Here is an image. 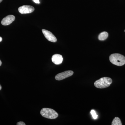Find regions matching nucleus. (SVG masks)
<instances>
[{
	"label": "nucleus",
	"mask_w": 125,
	"mask_h": 125,
	"mask_svg": "<svg viewBox=\"0 0 125 125\" xmlns=\"http://www.w3.org/2000/svg\"><path fill=\"white\" fill-rule=\"evenodd\" d=\"M1 64H2V62H1V61L0 60V66H1Z\"/></svg>",
	"instance_id": "nucleus-15"
},
{
	"label": "nucleus",
	"mask_w": 125,
	"mask_h": 125,
	"mask_svg": "<svg viewBox=\"0 0 125 125\" xmlns=\"http://www.w3.org/2000/svg\"><path fill=\"white\" fill-rule=\"evenodd\" d=\"M63 60L62 56L60 54H55L52 57V61L56 65L60 64L62 63Z\"/></svg>",
	"instance_id": "nucleus-8"
},
{
	"label": "nucleus",
	"mask_w": 125,
	"mask_h": 125,
	"mask_svg": "<svg viewBox=\"0 0 125 125\" xmlns=\"http://www.w3.org/2000/svg\"><path fill=\"white\" fill-rule=\"evenodd\" d=\"M124 32H125V30H124Z\"/></svg>",
	"instance_id": "nucleus-18"
},
{
	"label": "nucleus",
	"mask_w": 125,
	"mask_h": 125,
	"mask_svg": "<svg viewBox=\"0 0 125 125\" xmlns=\"http://www.w3.org/2000/svg\"><path fill=\"white\" fill-rule=\"evenodd\" d=\"M17 125H25L26 124L24 123V122H23L20 121L19 122H18L17 123V124H16Z\"/></svg>",
	"instance_id": "nucleus-12"
},
{
	"label": "nucleus",
	"mask_w": 125,
	"mask_h": 125,
	"mask_svg": "<svg viewBox=\"0 0 125 125\" xmlns=\"http://www.w3.org/2000/svg\"><path fill=\"white\" fill-rule=\"evenodd\" d=\"M34 2L36 3V4H39L40 3L39 0H33Z\"/></svg>",
	"instance_id": "nucleus-13"
},
{
	"label": "nucleus",
	"mask_w": 125,
	"mask_h": 125,
	"mask_svg": "<svg viewBox=\"0 0 125 125\" xmlns=\"http://www.w3.org/2000/svg\"><path fill=\"white\" fill-rule=\"evenodd\" d=\"M109 59L112 64L118 66H122L125 64V57L120 54H112Z\"/></svg>",
	"instance_id": "nucleus-1"
},
{
	"label": "nucleus",
	"mask_w": 125,
	"mask_h": 125,
	"mask_svg": "<svg viewBox=\"0 0 125 125\" xmlns=\"http://www.w3.org/2000/svg\"><path fill=\"white\" fill-rule=\"evenodd\" d=\"M42 32L48 41L53 42H57V40L55 36L51 32L45 29H42Z\"/></svg>",
	"instance_id": "nucleus-6"
},
{
	"label": "nucleus",
	"mask_w": 125,
	"mask_h": 125,
	"mask_svg": "<svg viewBox=\"0 0 125 125\" xmlns=\"http://www.w3.org/2000/svg\"><path fill=\"white\" fill-rule=\"evenodd\" d=\"M90 113L92 114V117H93V118L94 119H96L98 117V115L97 114H96V111L94 110H91V112H90Z\"/></svg>",
	"instance_id": "nucleus-11"
},
{
	"label": "nucleus",
	"mask_w": 125,
	"mask_h": 125,
	"mask_svg": "<svg viewBox=\"0 0 125 125\" xmlns=\"http://www.w3.org/2000/svg\"><path fill=\"white\" fill-rule=\"evenodd\" d=\"M40 114L45 118L54 119L58 117V113L55 110L49 108H43L40 111Z\"/></svg>",
	"instance_id": "nucleus-3"
},
{
	"label": "nucleus",
	"mask_w": 125,
	"mask_h": 125,
	"mask_svg": "<svg viewBox=\"0 0 125 125\" xmlns=\"http://www.w3.org/2000/svg\"><path fill=\"white\" fill-rule=\"evenodd\" d=\"M112 83V80L111 78L104 77L94 82V85L98 88H105L109 87Z\"/></svg>",
	"instance_id": "nucleus-2"
},
{
	"label": "nucleus",
	"mask_w": 125,
	"mask_h": 125,
	"mask_svg": "<svg viewBox=\"0 0 125 125\" xmlns=\"http://www.w3.org/2000/svg\"><path fill=\"white\" fill-rule=\"evenodd\" d=\"M15 20V17L13 15H9L4 18L1 21V24L7 25L11 24Z\"/></svg>",
	"instance_id": "nucleus-7"
},
{
	"label": "nucleus",
	"mask_w": 125,
	"mask_h": 125,
	"mask_svg": "<svg viewBox=\"0 0 125 125\" xmlns=\"http://www.w3.org/2000/svg\"><path fill=\"white\" fill-rule=\"evenodd\" d=\"M108 36V33L107 32H102L99 35L98 39L100 40H104L107 38Z\"/></svg>",
	"instance_id": "nucleus-9"
},
{
	"label": "nucleus",
	"mask_w": 125,
	"mask_h": 125,
	"mask_svg": "<svg viewBox=\"0 0 125 125\" xmlns=\"http://www.w3.org/2000/svg\"><path fill=\"white\" fill-rule=\"evenodd\" d=\"M2 0H0V3H1V2H2Z\"/></svg>",
	"instance_id": "nucleus-17"
},
{
	"label": "nucleus",
	"mask_w": 125,
	"mask_h": 125,
	"mask_svg": "<svg viewBox=\"0 0 125 125\" xmlns=\"http://www.w3.org/2000/svg\"><path fill=\"white\" fill-rule=\"evenodd\" d=\"M2 89V87H1V85L0 84V90L1 89Z\"/></svg>",
	"instance_id": "nucleus-16"
},
{
	"label": "nucleus",
	"mask_w": 125,
	"mask_h": 125,
	"mask_svg": "<svg viewBox=\"0 0 125 125\" xmlns=\"http://www.w3.org/2000/svg\"><path fill=\"white\" fill-rule=\"evenodd\" d=\"M122 123L120 118L116 117L114 118L112 123V125H122Z\"/></svg>",
	"instance_id": "nucleus-10"
},
{
	"label": "nucleus",
	"mask_w": 125,
	"mask_h": 125,
	"mask_svg": "<svg viewBox=\"0 0 125 125\" xmlns=\"http://www.w3.org/2000/svg\"><path fill=\"white\" fill-rule=\"evenodd\" d=\"M2 37H0V42H1V41H2Z\"/></svg>",
	"instance_id": "nucleus-14"
},
{
	"label": "nucleus",
	"mask_w": 125,
	"mask_h": 125,
	"mask_svg": "<svg viewBox=\"0 0 125 125\" xmlns=\"http://www.w3.org/2000/svg\"><path fill=\"white\" fill-rule=\"evenodd\" d=\"M74 72L72 71H66L57 74L56 75L55 78L57 80H62L72 76Z\"/></svg>",
	"instance_id": "nucleus-4"
},
{
	"label": "nucleus",
	"mask_w": 125,
	"mask_h": 125,
	"mask_svg": "<svg viewBox=\"0 0 125 125\" xmlns=\"http://www.w3.org/2000/svg\"><path fill=\"white\" fill-rule=\"evenodd\" d=\"M34 10V7L30 5L22 6L18 9V11L21 14L31 13L33 12Z\"/></svg>",
	"instance_id": "nucleus-5"
}]
</instances>
